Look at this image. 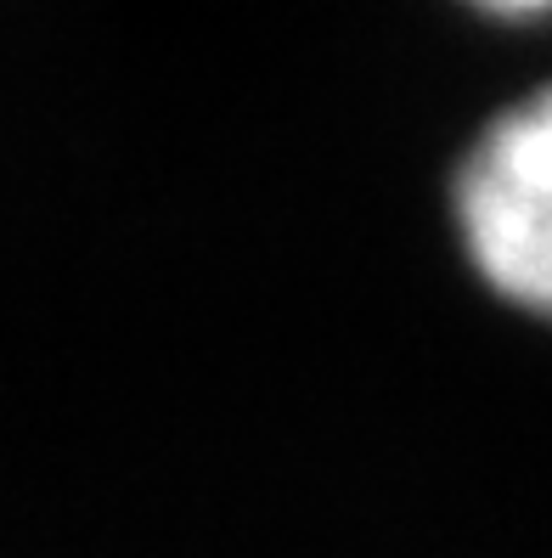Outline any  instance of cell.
<instances>
[{
    "instance_id": "6da1fadb",
    "label": "cell",
    "mask_w": 552,
    "mask_h": 558,
    "mask_svg": "<svg viewBox=\"0 0 552 558\" xmlns=\"http://www.w3.org/2000/svg\"><path fill=\"white\" fill-rule=\"evenodd\" d=\"M451 226L484 293L552 322V85L474 136L451 181Z\"/></svg>"
},
{
    "instance_id": "7a4b0ae2",
    "label": "cell",
    "mask_w": 552,
    "mask_h": 558,
    "mask_svg": "<svg viewBox=\"0 0 552 558\" xmlns=\"http://www.w3.org/2000/svg\"><path fill=\"white\" fill-rule=\"evenodd\" d=\"M474 12H491V17H547L552 0H468Z\"/></svg>"
}]
</instances>
